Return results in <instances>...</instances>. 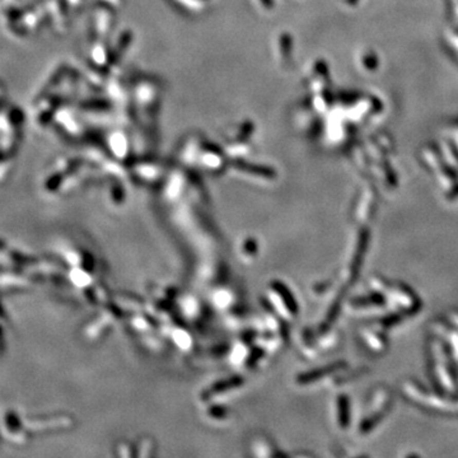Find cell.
<instances>
[{
	"instance_id": "4fadbf2b",
	"label": "cell",
	"mask_w": 458,
	"mask_h": 458,
	"mask_svg": "<svg viewBox=\"0 0 458 458\" xmlns=\"http://www.w3.org/2000/svg\"><path fill=\"white\" fill-rule=\"evenodd\" d=\"M4 247H5V243H4V242H3V241H2V240H0V251H2V250H4Z\"/></svg>"
},
{
	"instance_id": "7c38bea8",
	"label": "cell",
	"mask_w": 458,
	"mask_h": 458,
	"mask_svg": "<svg viewBox=\"0 0 458 458\" xmlns=\"http://www.w3.org/2000/svg\"><path fill=\"white\" fill-rule=\"evenodd\" d=\"M449 320H451L452 325L458 328V309L452 310V312L449 313Z\"/></svg>"
},
{
	"instance_id": "7a4b0ae2",
	"label": "cell",
	"mask_w": 458,
	"mask_h": 458,
	"mask_svg": "<svg viewBox=\"0 0 458 458\" xmlns=\"http://www.w3.org/2000/svg\"><path fill=\"white\" fill-rule=\"evenodd\" d=\"M432 352L435 359V376L438 383L446 392L454 396L458 392L457 377L452 368L449 349L443 341H433Z\"/></svg>"
},
{
	"instance_id": "8992f818",
	"label": "cell",
	"mask_w": 458,
	"mask_h": 458,
	"mask_svg": "<svg viewBox=\"0 0 458 458\" xmlns=\"http://www.w3.org/2000/svg\"><path fill=\"white\" fill-rule=\"evenodd\" d=\"M336 422L340 429H347L350 423V404L347 396H339L336 401Z\"/></svg>"
},
{
	"instance_id": "5b68a950",
	"label": "cell",
	"mask_w": 458,
	"mask_h": 458,
	"mask_svg": "<svg viewBox=\"0 0 458 458\" xmlns=\"http://www.w3.org/2000/svg\"><path fill=\"white\" fill-rule=\"evenodd\" d=\"M391 404H392V392L386 387L378 388L374 392L373 398H372V412H378V414L386 415L388 412V410L391 409Z\"/></svg>"
},
{
	"instance_id": "ba28073f",
	"label": "cell",
	"mask_w": 458,
	"mask_h": 458,
	"mask_svg": "<svg viewBox=\"0 0 458 458\" xmlns=\"http://www.w3.org/2000/svg\"><path fill=\"white\" fill-rule=\"evenodd\" d=\"M433 328L436 332H439L441 335H443V336L448 340L449 344H451L452 353H453L454 358H456L458 361V331L452 328L451 326H448L447 323L442 322V321H438V322L434 323Z\"/></svg>"
},
{
	"instance_id": "30bf717a",
	"label": "cell",
	"mask_w": 458,
	"mask_h": 458,
	"mask_svg": "<svg viewBox=\"0 0 458 458\" xmlns=\"http://www.w3.org/2000/svg\"><path fill=\"white\" fill-rule=\"evenodd\" d=\"M5 428L9 432L12 438H15L18 442L22 441V424H21L20 417L15 415L14 411H8L5 414Z\"/></svg>"
},
{
	"instance_id": "8fae6325",
	"label": "cell",
	"mask_w": 458,
	"mask_h": 458,
	"mask_svg": "<svg viewBox=\"0 0 458 458\" xmlns=\"http://www.w3.org/2000/svg\"><path fill=\"white\" fill-rule=\"evenodd\" d=\"M384 414H378V412H373L371 416L365 417V419L361 422L360 427H359V433L361 435H365V434H369L372 430L374 429L376 427H378L379 423L382 422L383 417H384Z\"/></svg>"
},
{
	"instance_id": "6da1fadb",
	"label": "cell",
	"mask_w": 458,
	"mask_h": 458,
	"mask_svg": "<svg viewBox=\"0 0 458 458\" xmlns=\"http://www.w3.org/2000/svg\"><path fill=\"white\" fill-rule=\"evenodd\" d=\"M402 391L406 396H409L412 401H415L419 405L425 406L427 409L434 410V411L444 412V414H458V404L451 400L441 397V396L433 395L428 392L423 386L414 381H406L402 384Z\"/></svg>"
},
{
	"instance_id": "52a82bcc",
	"label": "cell",
	"mask_w": 458,
	"mask_h": 458,
	"mask_svg": "<svg viewBox=\"0 0 458 458\" xmlns=\"http://www.w3.org/2000/svg\"><path fill=\"white\" fill-rule=\"evenodd\" d=\"M361 337L365 341V344H368V346L376 353H383L388 347L387 339L377 331L364 330L361 331Z\"/></svg>"
},
{
	"instance_id": "3957f363",
	"label": "cell",
	"mask_w": 458,
	"mask_h": 458,
	"mask_svg": "<svg viewBox=\"0 0 458 458\" xmlns=\"http://www.w3.org/2000/svg\"><path fill=\"white\" fill-rule=\"evenodd\" d=\"M369 243V229L363 228L358 233L354 245L350 248L349 256L346 259V265L344 270L341 271L342 283L350 285V284L358 278L359 270H360L361 264H363L364 256H365L367 250H368Z\"/></svg>"
},
{
	"instance_id": "9c48e42d",
	"label": "cell",
	"mask_w": 458,
	"mask_h": 458,
	"mask_svg": "<svg viewBox=\"0 0 458 458\" xmlns=\"http://www.w3.org/2000/svg\"><path fill=\"white\" fill-rule=\"evenodd\" d=\"M386 303V296L384 294L377 293L374 291L373 294L367 297H360V298H356L352 302L353 308H367V307H381Z\"/></svg>"
},
{
	"instance_id": "277c9868",
	"label": "cell",
	"mask_w": 458,
	"mask_h": 458,
	"mask_svg": "<svg viewBox=\"0 0 458 458\" xmlns=\"http://www.w3.org/2000/svg\"><path fill=\"white\" fill-rule=\"evenodd\" d=\"M387 294L391 301L397 304L398 307L402 308L407 315H414V313L419 312V309L422 308L420 299L415 296V293L409 286L404 285V284H393L392 286L390 285L387 291H386V297H387Z\"/></svg>"
}]
</instances>
